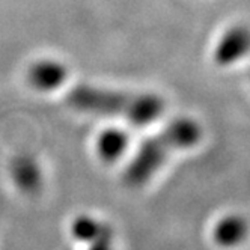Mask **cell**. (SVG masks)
I'll return each mask as SVG.
<instances>
[{"instance_id":"6da1fadb","label":"cell","mask_w":250,"mask_h":250,"mask_svg":"<svg viewBox=\"0 0 250 250\" xmlns=\"http://www.w3.org/2000/svg\"><path fill=\"white\" fill-rule=\"evenodd\" d=\"M250 51V29L244 24H232L219 37L214 59L220 65H228L246 56Z\"/></svg>"},{"instance_id":"7a4b0ae2","label":"cell","mask_w":250,"mask_h":250,"mask_svg":"<svg viewBox=\"0 0 250 250\" xmlns=\"http://www.w3.org/2000/svg\"><path fill=\"white\" fill-rule=\"evenodd\" d=\"M246 232H247V226L243 219L228 217L219 222V225L214 229V238H216L219 244L230 247L238 244L246 237Z\"/></svg>"},{"instance_id":"3957f363","label":"cell","mask_w":250,"mask_h":250,"mask_svg":"<svg viewBox=\"0 0 250 250\" xmlns=\"http://www.w3.org/2000/svg\"><path fill=\"white\" fill-rule=\"evenodd\" d=\"M125 148V136L121 133H110L109 136H105L103 139V145H101V154L105 158H115L118 157L122 149Z\"/></svg>"}]
</instances>
